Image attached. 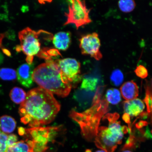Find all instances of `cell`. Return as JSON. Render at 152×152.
I'll list each match as a JSON object with an SVG mask.
<instances>
[{
    "instance_id": "obj_1",
    "label": "cell",
    "mask_w": 152,
    "mask_h": 152,
    "mask_svg": "<svg viewBox=\"0 0 152 152\" xmlns=\"http://www.w3.org/2000/svg\"><path fill=\"white\" fill-rule=\"evenodd\" d=\"M60 107L52 93L41 87L33 88L28 92L19 108L21 122L31 128L49 124L54 120Z\"/></svg>"
},
{
    "instance_id": "obj_2",
    "label": "cell",
    "mask_w": 152,
    "mask_h": 152,
    "mask_svg": "<svg viewBox=\"0 0 152 152\" xmlns=\"http://www.w3.org/2000/svg\"><path fill=\"white\" fill-rule=\"evenodd\" d=\"M33 81L40 87L64 98L71 92L72 85L64 76L58 65L52 59L46 60L34 70Z\"/></svg>"
},
{
    "instance_id": "obj_3",
    "label": "cell",
    "mask_w": 152,
    "mask_h": 152,
    "mask_svg": "<svg viewBox=\"0 0 152 152\" xmlns=\"http://www.w3.org/2000/svg\"><path fill=\"white\" fill-rule=\"evenodd\" d=\"M108 105L106 100L100 99L94 101L92 107L82 113L75 110L70 112V117L78 124L83 137L88 141L96 137L100 120L107 112Z\"/></svg>"
},
{
    "instance_id": "obj_4",
    "label": "cell",
    "mask_w": 152,
    "mask_h": 152,
    "mask_svg": "<svg viewBox=\"0 0 152 152\" xmlns=\"http://www.w3.org/2000/svg\"><path fill=\"white\" fill-rule=\"evenodd\" d=\"M124 134L120 121H111L108 127L99 128L94 139L95 144L106 152H114L118 145L122 143Z\"/></svg>"
},
{
    "instance_id": "obj_5",
    "label": "cell",
    "mask_w": 152,
    "mask_h": 152,
    "mask_svg": "<svg viewBox=\"0 0 152 152\" xmlns=\"http://www.w3.org/2000/svg\"><path fill=\"white\" fill-rule=\"evenodd\" d=\"M42 30L35 31L26 28L18 33L21 49L26 56V61L28 64L33 63L34 56L39 53L41 49L39 35Z\"/></svg>"
},
{
    "instance_id": "obj_6",
    "label": "cell",
    "mask_w": 152,
    "mask_h": 152,
    "mask_svg": "<svg viewBox=\"0 0 152 152\" xmlns=\"http://www.w3.org/2000/svg\"><path fill=\"white\" fill-rule=\"evenodd\" d=\"M68 2V12L65 13L67 19L64 26L74 24L77 30L80 26L92 22L89 16L91 9L87 8L85 1L71 0Z\"/></svg>"
},
{
    "instance_id": "obj_7",
    "label": "cell",
    "mask_w": 152,
    "mask_h": 152,
    "mask_svg": "<svg viewBox=\"0 0 152 152\" xmlns=\"http://www.w3.org/2000/svg\"><path fill=\"white\" fill-rule=\"evenodd\" d=\"M79 41L82 54L88 55L96 60L101 59L102 55L100 51L101 42L97 33H93L83 36Z\"/></svg>"
},
{
    "instance_id": "obj_8",
    "label": "cell",
    "mask_w": 152,
    "mask_h": 152,
    "mask_svg": "<svg viewBox=\"0 0 152 152\" xmlns=\"http://www.w3.org/2000/svg\"><path fill=\"white\" fill-rule=\"evenodd\" d=\"M55 61L70 83H75L80 80L81 64L77 60L68 58L57 60Z\"/></svg>"
},
{
    "instance_id": "obj_9",
    "label": "cell",
    "mask_w": 152,
    "mask_h": 152,
    "mask_svg": "<svg viewBox=\"0 0 152 152\" xmlns=\"http://www.w3.org/2000/svg\"><path fill=\"white\" fill-rule=\"evenodd\" d=\"M34 65L25 64L20 66L16 72L18 80L21 84L26 88L33 86L34 83L32 76L34 70Z\"/></svg>"
},
{
    "instance_id": "obj_10",
    "label": "cell",
    "mask_w": 152,
    "mask_h": 152,
    "mask_svg": "<svg viewBox=\"0 0 152 152\" xmlns=\"http://www.w3.org/2000/svg\"><path fill=\"white\" fill-rule=\"evenodd\" d=\"M123 107L125 113L131 117H136L142 113L145 109V105L142 100L136 98L125 101Z\"/></svg>"
},
{
    "instance_id": "obj_11",
    "label": "cell",
    "mask_w": 152,
    "mask_h": 152,
    "mask_svg": "<svg viewBox=\"0 0 152 152\" xmlns=\"http://www.w3.org/2000/svg\"><path fill=\"white\" fill-rule=\"evenodd\" d=\"M71 42V34L70 32H58L53 38L54 46L59 50L65 51L70 46Z\"/></svg>"
},
{
    "instance_id": "obj_12",
    "label": "cell",
    "mask_w": 152,
    "mask_h": 152,
    "mask_svg": "<svg viewBox=\"0 0 152 152\" xmlns=\"http://www.w3.org/2000/svg\"><path fill=\"white\" fill-rule=\"evenodd\" d=\"M120 89L123 98L126 101L135 99L138 96V87L134 81H127L124 83Z\"/></svg>"
},
{
    "instance_id": "obj_13",
    "label": "cell",
    "mask_w": 152,
    "mask_h": 152,
    "mask_svg": "<svg viewBox=\"0 0 152 152\" xmlns=\"http://www.w3.org/2000/svg\"><path fill=\"white\" fill-rule=\"evenodd\" d=\"M16 122L10 116L3 115L0 117V130L5 134L12 132L16 129Z\"/></svg>"
},
{
    "instance_id": "obj_14",
    "label": "cell",
    "mask_w": 152,
    "mask_h": 152,
    "mask_svg": "<svg viewBox=\"0 0 152 152\" xmlns=\"http://www.w3.org/2000/svg\"><path fill=\"white\" fill-rule=\"evenodd\" d=\"M26 94L23 89L18 87H15L10 91V96L15 103L21 104L26 99Z\"/></svg>"
},
{
    "instance_id": "obj_15",
    "label": "cell",
    "mask_w": 152,
    "mask_h": 152,
    "mask_svg": "<svg viewBox=\"0 0 152 152\" xmlns=\"http://www.w3.org/2000/svg\"><path fill=\"white\" fill-rule=\"evenodd\" d=\"M106 100L108 103L117 104L121 100L120 92L117 89L111 88L108 89L106 94Z\"/></svg>"
},
{
    "instance_id": "obj_16",
    "label": "cell",
    "mask_w": 152,
    "mask_h": 152,
    "mask_svg": "<svg viewBox=\"0 0 152 152\" xmlns=\"http://www.w3.org/2000/svg\"><path fill=\"white\" fill-rule=\"evenodd\" d=\"M145 96L144 102L147 105L148 114L152 117V78L149 82H147L145 87Z\"/></svg>"
},
{
    "instance_id": "obj_17",
    "label": "cell",
    "mask_w": 152,
    "mask_h": 152,
    "mask_svg": "<svg viewBox=\"0 0 152 152\" xmlns=\"http://www.w3.org/2000/svg\"><path fill=\"white\" fill-rule=\"evenodd\" d=\"M17 78V73L14 69L9 68L0 69V79L5 81H15Z\"/></svg>"
},
{
    "instance_id": "obj_18",
    "label": "cell",
    "mask_w": 152,
    "mask_h": 152,
    "mask_svg": "<svg viewBox=\"0 0 152 152\" xmlns=\"http://www.w3.org/2000/svg\"><path fill=\"white\" fill-rule=\"evenodd\" d=\"M98 79L91 77H85L83 79L81 88L88 91H94L98 84Z\"/></svg>"
},
{
    "instance_id": "obj_19",
    "label": "cell",
    "mask_w": 152,
    "mask_h": 152,
    "mask_svg": "<svg viewBox=\"0 0 152 152\" xmlns=\"http://www.w3.org/2000/svg\"><path fill=\"white\" fill-rule=\"evenodd\" d=\"M118 6L120 10L123 12L129 13L134 10L136 7L135 2L132 0H125L118 1Z\"/></svg>"
},
{
    "instance_id": "obj_20",
    "label": "cell",
    "mask_w": 152,
    "mask_h": 152,
    "mask_svg": "<svg viewBox=\"0 0 152 152\" xmlns=\"http://www.w3.org/2000/svg\"><path fill=\"white\" fill-rule=\"evenodd\" d=\"M124 77L122 72L119 69H116L112 72L110 76V80L112 84L118 86L122 84Z\"/></svg>"
},
{
    "instance_id": "obj_21",
    "label": "cell",
    "mask_w": 152,
    "mask_h": 152,
    "mask_svg": "<svg viewBox=\"0 0 152 152\" xmlns=\"http://www.w3.org/2000/svg\"><path fill=\"white\" fill-rule=\"evenodd\" d=\"M134 72L137 77L142 79L146 78L148 76V70L145 66L142 65L137 66Z\"/></svg>"
},
{
    "instance_id": "obj_22",
    "label": "cell",
    "mask_w": 152,
    "mask_h": 152,
    "mask_svg": "<svg viewBox=\"0 0 152 152\" xmlns=\"http://www.w3.org/2000/svg\"><path fill=\"white\" fill-rule=\"evenodd\" d=\"M8 135L0 130V152H5L7 148Z\"/></svg>"
},
{
    "instance_id": "obj_23",
    "label": "cell",
    "mask_w": 152,
    "mask_h": 152,
    "mask_svg": "<svg viewBox=\"0 0 152 152\" xmlns=\"http://www.w3.org/2000/svg\"><path fill=\"white\" fill-rule=\"evenodd\" d=\"M18 141V137L16 135L12 134L9 135L7 141V147L12 146Z\"/></svg>"
},
{
    "instance_id": "obj_24",
    "label": "cell",
    "mask_w": 152,
    "mask_h": 152,
    "mask_svg": "<svg viewBox=\"0 0 152 152\" xmlns=\"http://www.w3.org/2000/svg\"><path fill=\"white\" fill-rule=\"evenodd\" d=\"M122 119L125 123L128 124L129 126V132H131L132 129H131L130 126L131 121L130 116L128 114L125 113L123 115Z\"/></svg>"
},
{
    "instance_id": "obj_25",
    "label": "cell",
    "mask_w": 152,
    "mask_h": 152,
    "mask_svg": "<svg viewBox=\"0 0 152 152\" xmlns=\"http://www.w3.org/2000/svg\"><path fill=\"white\" fill-rule=\"evenodd\" d=\"M148 123L147 121H141L137 123L136 126L137 128L140 129L142 127L147 126Z\"/></svg>"
},
{
    "instance_id": "obj_26",
    "label": "cell",
    "mask_w": 152,
    "mask_h": 152,
    "mask_svg": "<svg viewBox=\"0 0 152 152\" xmlns=\"http://www.w3.org/2000/svg\"><path fill=\"white\" fill-rule=\"evenodd\" d=\"M4 37V34H0V48L1 47L2 42V39ZM3 60V56L2 54L0 52V64H1Z\"/></svg>"
},
{
    "instance_id": "obj_27",
    "label": "cell",
    "mask_w": 152,
    "mask_h": 152,
    "mask_svg": "<svg viewBox=\"0 0 152 152\" xmlns=\"http://www.w3.org/2000/svg\"><path fill=\"white\" fill-rule=\"evenodd\" d=\"M5 152H15L11 147H9L7 148L6 151Z\"/></svg>"
},
{
    "instance_id": "obj_28",
    "label": "cell",
    "mask_w": 152,
    "mask_h": 152,
    "mask_svg": "<svg viewBox=\"0 0 152 152\" xmlns=\"http://www.w3.org/2000/svg\"><path fill=\"white\" fill-rule=\"evenodd\" d=\"M122 151L121 152H132L130 151V150L128 149L122 150Z\"/></svg>"
},
{
    "instance_id": "obj_29",
    "label": "cell",
    "mask_w": 152,
    "mask_h": 152,
    "mask_svg": "<svg viewBox=\"0 0 152 152\" xmlns=\"http://www.w3.org/2000/svg\"><path fill=\"white\" fill-rule=\"evenodd\" d=\"M96 152H106L105 151H103V150H100L96 151Z\"/></svg>"
},
{
    "instance_id": "obj_30",
    "label": "cell",
    "mask_w": 152,
    "mask_h": 152,
    "mask_svg": "<svg viewBox=\"0 0 152 152\" xmlns=\"http://www.w3.org/2000/svg\"><path fill=\"white\" fill-rule=\"evenodd\" d=\"M85 152H92V151H91V150L90 149H87L86 151Z\"/></svg>"
},
{
    "instance_id": "obj_31",
    "label": "cell",
    "mask_w": 152,
    "mask_h": 152,
    "mask_svg": "<svg viewBox=\"0 0 152 152\" xmlns=\"http://www.w3.org/2000/svg\"><path fill=\"white\" fill-rule=\"evenodd\" d=\"M151 134H152V130H151Z\"/></svg>"
}]
</instances>
